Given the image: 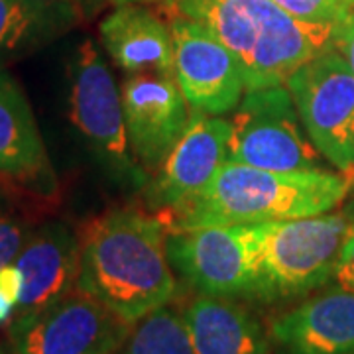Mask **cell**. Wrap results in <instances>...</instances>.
<instances>
[{
  "mask_svg": "<svg viewBox=\"0 0 354 354\" xmlns=\"http://www.w3.org/2000/svg\"><path fill=\"white\" fill-rule=\"evenodd\" d=\"M132 153L153 176L176 148L189 122V104L174 75H127L120 85Z\"/></svg>",
  "mask_w": 354,
  "mask_h": 354,
  "instance_id": "obj_11",
  "label": "cell"
},
{
  "mask_svg": "<svg viewBox=\"0 0 354 354\" xmlns=\"http://www.w3.org/2000/svg\"><path fill=\"white\" fill-rule=\"evenodd\" d=\"M0 71H4V69H2V64H0Z\"/></svg>",
  "mask_w": 354,
  "mask_h": 354,
  "instance_id": "obj_30",
  "label": "cell"
},
{
  "mask_svg": "<svg viewBox=\"0 0 354 354\" xmlns=\"http://www.w3.org/2000/svg\"><path fill=\"white\" fill-rule=\"evenodd\" d=\"M162 216L136 209H111L93 218L83 232L79 288L138 323L176 295L174 268L165 250Z\"/></svg>",
  "mask_w": 354,
  "mask_h": 354,
  "instance_id": "obj_1",
  "label": "cell"
},
{
  "mask_svg": "<svg viewBox=\"0 0 354 354\" xmlns=\"http://www.w3.org/2000/svg\"><path fill=\"white\" fill-rule=\"evenodd\" d=\"M0 176L44 191L55 185L32 106L6 71H0Z\"/></svg>",
  "mask_w": 354,
  "mask_h": 354,
  "instance_id": "obj_16",
  "label": "cell"
},
{
  "mask_svg": "<svg viewBox=\"0 0 354 354\" xmlns=\"http://www.w3.org/2000/svg\"><path fill=\"white\" fill-rule=\"evenodd\" d=\"M351 225L348 213L264 223L256 299L288 301L325 286L333 279Z\"/></svg>",
  "mask_w": 354,
  "mask_h": 354,
  "instance_id": "obj_4",
  "label": "cell"
},
{
  "mask_svg": "<svg viewBox=\"0 0 354 354\" xmlns=\"http://www.w3.org/2000/svg\"><path fill=\"white\" fill-rule=\"evenodd\" d=\"M71 120L97 162L118 183L144 189L150 174L132 153L122 95L93 39H85L71 62Z\"/></svg>",
  "mask_w": 354,
  "mask_h": 354,
  "instance_id": "obj_5",
  "label": "cell"
},
{
  "mask_svg": "<svg viewBox=\"0 0 354 354\" xmlns=\"http://www.w3.org/2000/svg\"><path fill=\"white\" fill-rule=\"evenodd\" d=\"M167 24L174 39L176 81L191 111L215 116L234 111L246 93L234 55L199 20L167 12Z\"/></svg>",
  "mask_w": 354,
  "mask_h": 354,
  "instance_id": "obj_10",
  "label": "cell"
},
{
  "mask_svg": "<svg viewBox=\"0 0 354 354\" xmlns=\"http://www.w3.org/2000/svg\"><path fill=\"white\" fill-rule=\"evenodd\" d=\"M79 22L77 14L44 0H0V64L41 50Z\"/></svg>",
  "mask_w": 354,
  "mask_h": 354,
  "instance_id": "obj_18",
  "label": "cell"
},
{
  "mask_svg": "<svg viewBox=\"0 0 354 354\" xmlns=\"http://www.w3.org/2000/svg\"><path fill=\"white\" fill-rule=\"evenodd\" d=\"M353 174L323 167L272 171L230 162L193 199L167 213V232L216 225L293 221L329 213L353 187Z\"/></svg>",
  "mask_w": 354,
  "mask_h": 354,
  "instance_id": "obj_2",
  "label": "cell"
},
{
  "mask_svg": "<svg viewBox=\"0 0 354 354\" xmlns=\"http://www.w3.org/2000/svg\"><path fill=\"white\" fill-rule=\"evenodd\" d=\"M0 354H16V353H14V348L10 346V342H8V344H0Z\"/></svg>",
  "mask_w": 354,
  "mask_h": 354,
  "instance_id": "obj_28",
  "label": "cell"
},
{
  "mask_svg": "<svg viewBox=\"0 0 354 354\" xmlns=\"http://www.w3.org/2000/svg\"><path fill=\"white\" fill-rule=\"evenodd\" d=\"M116 6H122V4H162V6H169L171 2L176 0H109Z\"/></svg>",
  "mask_w": 354,
  "mask_h": 354,
  "instance_id": "obj_27",
  "label": "cell"
},
{
  "mask_svg": "<svg viewBox=\"0 0 354 354\" xmlns=\"http://www.w3.org/2000/svg\"><path fill=\"white\" fill-rule=\"evenodd\" d=\"M227 160L272 171L319 167L321 152L305 132L290 88L274 85L244 93L230 118Z\"/></svg>",
  "mask_w": 354,
  "mask_h": 354,
  "instance_id": "obj_7",
  "label": "cell"
},
{
  "mask_svg": "<svg viewBox=\"0 0 354 354\" xmlns=\"http://www.w3.org/2000/svg\"><path fill=\"white\" fill-rule=\"evenodd\" d=\"M14 311H16V307L14 304H10L2 293H0V325H4V323H10L14 317Z\"/></svg>",
  "mask_w": 354,
  "mask_h": 354,
  "instance_id": "obj_26",
  "label": "cell"
},
{
  "mask_svg": "<svg viewBox=\"0 0 354 354\" xmlns=\"http://www.w3.org/2000/svg\"><path fill=\"white\" fill-rule=\"evenodd\" d=\"M183 319L193 354H270V335L234 299L199 293L183 309Z\"/></svg>",
  "mask_w": 354,
  "mask_h": 354,
  "instance_id": "obj_17",
  "label": "cell"
},
{
  "mask_svg": "<svg viewBox=\"0 0 354 354\" xmlns=\"http://www.w3.org/2000/svg\"><path fill=\"white\" fill-rule=\"evenodd\" d=\"M24 278V290L12 319L36 313L75 290L81 272V242L64 223L32 230L14 260Z\"/></svg>",
  "mask_w": 354,
  "mask_h": 354,
  "instance_id": "obj_14",
  "label": "cell"
},
{
  "mask_svg": "<svg viewBox=\"0 0 354 354\" xmlns=\"http://www.w3.org/2000/svg\"><path fill=\"white\" fill-rule=\"evenodd\" d=\"M295 18L311 24L339 26L354 10V0H274Z\"/></svg>",
  "mask_w": 354,
  "mask_h": 354,
  "instance_id": "obj_20",
  "label": "cell"
},
{
  "mask_svg": "<svg viewBox=\"0 0 354 354\" xmlns=\"http://www.w3.org/2000/svg\"><path fill=\"white\" fill-rule=\"evenodd\" d=\"M132 327L77 286L36 313L12 319L8 342L16 354H118Z\"/></svg>",
  "mask_w": 354,
  "mask_h": 354,
  "instance_id": "obj_8",
  "label": "cell"
},
{
  "mask_svg": "<svg viewBox=\"0 0 354 354\" xmlns=\"http://www.w3.org/2000/svg\"><path fill=\"white\" fill-rule=\"evenodd\" d=\"M30 234L24 218L0 209V270L18 258Z\"/></svg>",
  "mask_w": 354,
  "mask_h": 354,
  "instance_id": "obj_21",
  "label": "cell"
},
{
  "mask_svg": "<svg viewBox=\"0 0 354 354\" xmlns=\"http://www.w3.org/2000/svg\"><path fill=\"white\" fill-rule=\"evenodd\" d=\"M264 223L167 232L165 250L177 276L201 295L256 299Z\"/></svg>",
  "mask_w": 354,
  "mask_h": 354,
  "instance_id": "obj_6",
  "label": "cell"
},
{
  "mask_svg": "<svg viewBox=\"0 0 354 354\" xmlns=\"http://www.w3.org/2000/svg\"><path fill=\"white\" fill-rule=\"evenodd\" d=\"M278 354H354V293L323 291L270 323Z\"/></svg>",
  "mask_w": 354,
  "mask_h": 354,
  "instance_id": "obj_13",
  "label": "cell"
},
{
  "mask_svg": "<svg viewBox=\"0 0 354 354\" xmlns=\"http://www.w3.org/2000/svg\"><path fill=\"white\" fill-rule=\"evenodd\" d=\"M22 290H24V278L20 274V270L16 268V264L4 266L0 270V293L14 304V307H18V301H20V295H22Z\"/></svg>",
  "mask_w": 354,
  "mask_h": 354,
  "instance_id": "obj_23",
  "label": "cell"
},
{
  "mask_svg": "<svg viewBox=\"0 0 354 354\" xmlns=\"http://www.w3.org/2000/svg\"><path fill=\"white\" fill-rule=\"evenodd\" d=\"M351 216H353V225H351V234H354V215L351 213Z\"/></svg>",
  "mask_w": 354,
  "mask_h": 354,
  "instance_id": "obj_29",
  "label": "cell"
},
{
  "mask_svg": "<svg viewBox=\"0 0 354 354\" xmlns=\"http://www.w3.org/2000/svg\"><path fill=\"white\" fill-rule=\"evenodd\" d=\"M335 48L344 55L346 64L351 65V69H353L354 73V10L351 12V16L339 26Z\"/></svg>",
  "mask_w": 354,
  "mask_h": 354,
  "instance_id": "obj_24",
  "label": "cell"
},
{
  "mask_svg": "<svg viewBox=\"0 0 354 354\" xmlns=\"http://www.w3.org/2000/svg\"><path fill=\"white\" fill-rule=\"evenodd\" d=\"M44 2L67 8V10L77 14L79 20H87V18H93L97 12H101V8L109 0H44Z\"/></svg>",
  "mask_w": 354,
  "mask_h": 354,
  "instance_id": "obj_25",
  "label": "cell"
},
{
  "mask_svg": "<svg viewBox=\"0 0 354 354\" xmlns=\"http://www.w3.org/2000/svg\"><path fill=\"white\" fill-rule=\"evenodd\" d=\"M118 354H193L183 311L164 305L140 319Z\"/></svg>",
  "mask_w": 354,
  "mask_h": 354,
  "instance_id": "obj_19",
  "label": "cell"
},
{
  "mask_svg": "<svg viewBox=\"0 0 354 354\" xmlns=\"http://www.w3.org/2000/svg\"><path fill=\"white\" fill-rule=\"evenodd\" d=\"M165 10L207 26L234 55L246 91L283 85L301 65L335 48L339 30L304 22L274 0H176Z\"/></svg>",
  "mask_w": 354,
  "mask_h": 354,
  "instance_id": "obj_3",
  "label": "cell"
},
{
  "mask_svg": "<svg viewBox=\"0 0 354 354\" xmlns=\"http://www.w3.org/2000/svg\"><path fill=\"white\" fill-rule=\"evenodd\" d=\"M102 48L127 75L160 73L176 77L169 24L144 4L116 6L101 22Z\"/></svg>",
  "mask_w": 354,
  "mask_h": 354,
  "instance_id": "obj_15",
  "label": "cell"
},
{
  "mask_svg": "<svg viewBox=\"0 0 354 354\" xmlns=\"http://www.w3.org/2000/svg\"><path fill=\"white\" fill-rule=\"evenodd\" d=\"M333 281L337 288L354 293V234H351L342 246L339 262L333 274Z\"/></svg>",
  "mask_w": 354,
  "mask_h": 354,
  "instance_id": "obj_22",
  "label": "cell"
},
{
  "mask_svg": "<svg viewBox=\"0 0 354 354\" xmlns=\"http://www.w3.org/2000/svg\"><path fill=\"white\" fill-rule=\"evenodd\" d=\"M230 120L191 111L189 122L164 165L144 187L148 207L169 213L193 199L228 158Z\"/></svg>",
  "mask_w": 354,
  "mask_h": 354,
  "instance_id": "obj_12",
  "label": "cell"
},
{
  "mask_svg": "<svg viewBox=\"0 0 354 354\" xmlns=\"http://www.w3.org/2000/svg\"><path fill=\"white\" fill-rule=\"evenodd\" d=\"M286 87L321 156L354 176V73L344 55L323 51L293 71Z\"/></svg>",
  "mask_w": 354,
  "mask_h": 354,
  "instance_id": "obj_9",
  "label": "cell"
}]
</instances>
